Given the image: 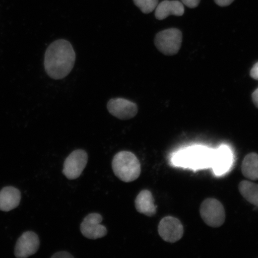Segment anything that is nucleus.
<instances>
[{
	"mask_svg": "<svg viewBox=\"0 0 258 258\" xmlns=\"http://www.w3.org/2000/svg\"><path fill=\"white\" fill-rule=\"evenodd\" d=\"M214 150L202 146H195L178 151L172 158L176 166L194 170L211 167Z\"/></svg>",
	"mask_w": 258,
	"mask_h": 258,
	"instance_id": "2",
	"label": "nucleus"
},
{
	"mask_svg": "<svg viewBox=\"0 0 258 258\" xmlns=\"http://www.w3.org/2000/svg\"><path fill=\"white\" fill-rule=\"evenodd\" d=\"M200 213L203 220L209 227L218 228L224 223L225 212L224 206L217 199L205 200L201 205Z\"/></svg>",
	"mask_w": 258,
	"mask_h": 258,
	"instance_id": "5",
	"label": "nucleus"
},
{
	"mask_svg": "<svg viewBox=\"0 0 258 258\" xmlns=\"http://www.w3.org/2000/svg\"><path fill=\"white\" fill-rule=\"evenodd\" d=\"M107 109L112 115L120 120H129L134 118L138 112L137 104L121 98L109 100L107 104Z\"/></svg>",
	"mask_w": 258,
	"mask_h": 258,
	"instance_id": "9",
	"label": "nucleus"
},
{
	"mask_svg": "<svg viewBox=\"0 0 258 258\" xmlns=\"http://www.w3.org/2000/svg\"><path fill=\"white\" fill-rule=\"evenodd\" d=\"M216 4L221 7H227L233 3L234 0H214Z\"/></svg>",
	"mask_w": 258,
	"mask_h": 258,
	"instance_id": "20",
	"label": "nucleus"
},
{
	"mask_svg": "<svg viewBox=\"0 0 258 258\" xmlns=\"http://www.w3.org/2000/svg\"><path fill=\"white\" fill-rule=\"evenodd\" d=\"M135 5L145 14L153 12L159 4V0H134Z\"/></svg>",
	"mask_w": 258,
	"mask_h": 258,
	"instance_id": "17",
	"label": "nucleus"
},
{
	"mask_svg": "<svg viewBox=\"0 0 258 258\" xmlns=\"http://www.w3.org/2000/svg\"><path fill=\"white\" fill-rule=\"evenodd\" d=\"M40 247L38 235L33 231H26L16 241L15 255L18 258H26L37 253Z\"/></svg>",
	"mask_w": 258,
	"mask_h": 258,
	"instance_id": "10",
	"label": "nucleus"
},
{
	"mask_svg": "<svg viewBox=\"0 0 258 258\" xmlns=\"http://www.w3.org/2000/svg\"><path fill=\"white\" fill-rule=\"evenodd\" d=\"M51 258H74L73 254L66 251H58L51 256Z\"/></svg>",
	"mask_w": 258,
	"mask_h": 258,
	"instance_id": "19",
	"label": "nucleus"
},
{
	"mask_svg": "<svg viewBox=\"0 0 258 258\" xmlns=\"http://www.w3.org/2000/svg\"><path fill=\"white\" fill-rule=\"evenodd\" d=\"M182 41L181 31L176 28H170L158 32L154 44L161 53L172 56L178 53Z\"/></svg>",
	"mask_w": 258,
	"mask_h": 258,
	"instance_id": "4",
	"label": "nucleus"
},
{
	"mask_svg": "<svg viewBox=\"0 0 258 258\" xmlns=\"http://www.w3.org/2000/svg\"><path fill=\"white\" fill-rule=\"evenodd\" d=\"M88 161V155L85 150H76L71 153L63 163L62 173L67 179L79 178Z\"/></svg>",
	"mask_w": 258,
	"mask_h": 258,
	"instance_id": "6",
	"label": "nucleus"
},
{
	"mask_svg": "<svg viewBox=\"0 0 258 258\" xmlns=\"http://www.w3.org/2000/svg\"><path fill=\"white\" fill-rule=\"evenodd\" d=\"M158 231L162 239L169 243H175L181 238L183 235V227L178 219L172 217H166L160 222Z\"/></svg>",
	"mask_w": 258,
	"mask_h": 258,
	"instance_id": "8",
	"label": "nucleus"
},
{
	"mask_svg": "<svg viewBox=\"0 0 258 258\" xmlns=\"http://www.w3.org/2000/svg\"><path fill=\"white\" fill-rule=\"evenodd\" d=\"M251 98H252V101L254 105L258 108V89L254 90L252 95H251Z\"/></svg>",
	"mask_w": 258,
	"mask_h": 258,
	"instance_id": "22",
	"label": "nucleus"
},
{
	"mask_svg": "<svg viewBox=\"0 0 258 258\" xmlns=\"http://www.w3.org/2000/svg\"><path fill=\"white\" fill-rule=\"evenodd\" d=\"M155 12V16L158 20H163L170 15L181 16L184 14V6L177 0H164L158 4Z\"/></svg>",
	"mask_w": 258,
	"mask_h": 258,
	"instance_id": "13",
	"label": "nucleus"
},
{
	"mask_svg": "<svg viewBox=\"0 0 258 258\" xmlns=\"http://www.w3.org/2000/svg\"><path fill=\"white\" fill-rule=\"evenodd\" d=\"M241 172L247 179L258 180V154L252 153L244 157L241 164Z\"/></svg>",
	"mask_w": 258,
	"mask_h": 258,
	"instance_id": "15",
	"label": "nucleus"
},
{
	"mask_svg": "<svg viewBox=\"0 0 258 258\" xmlns=\"http://www.w3.org/2000/svg\"><path fill=\"white\" fill-rule=\"evenodd\" d=\"M21 192L14 186H6L0 191V211L9 212L20 204Z\"/></svg>",
	"mask_w": 258,
	"mask_h": 258,
	"instance_id": "12",
	"label": "nucleus"
},
{
	"mask_svg": "<svg viewBox=\"0 0 258 258\" xmlns=\"http://www.w3.org/2000/svg\"><path fill=\"white\" fill-rule=\"evenodd\" d=\"M102 216L97 213L90 214L83 219L80 225L81 233L89 239L96 240L107 234V229L101 225Z\"/></svg>",
	"mask_w": 258,
	"mask_h": 258,
	"instance_id": "7",
	"label": "nucleus"
},
{
	"mask_svg": "<svg viewBox=\"0 0 258 258\" xmlns=\"http://www.w3.org/2000/svg\"><path fill=\"white\" fill-rule=\"evenodd\" d=\"M251 78L258 80V62L254 64L250 73Z\"/></svg>",
	"mask_w": 258,
	"mask_h": 258,
	"instance_id": "21",
	"label": "nucleus"
},
{
	"mask_svg": "<svg viewBox=\"0 0 258 258\" xmlns=\"http://www.w3.org/2000/svg\"><path fill=\"white\" fill-rule=\"evenodd\" d=\"M112 168L115 175L124 182H131L140 177L141 166L134 153L122 151L115 155L112 161Z\"/></svg>",
	"mask_w": 258,
	"mask_h": 258,
	"instance_id": "3",
	"label": "nucleus"
},
{
	"mask_svg": "<svg viewBox=\"0 0 258 258\" xmlns=\"http://www.w3.org/2000/svg\"><path fill=\"white\" fill-rule=\"evenodd\" d=\"M183 5L189 8L194 9L198 7L201 3V0H181Z\"/></svg>",
	"mask_w": 258,
	"mask_h": 258,
	"instance_id": "18",
	"label": "nucleus"
},
{
	"mask_svg": "<svg viewBox=\"0 0 258 258\" xmlns=\"http://www.w3.org/2000/svg\"><path fill=\"white\" fill-rule=\"evenodd\" d=\"M135 208L140 214L153 217L156 214L157 208L154 205V199L149 190L144 189L137 196L135 201Z\"/></svg>",
	"mask_w": 258,
	"mask_h": 258,
	"instance_id": "14",
	"label": "nucleus"
},
{
	"mask_svg": "<svg viewBox=\"0 0 258 258\" xmlns=\"http://www.w3.org/2000/svg\"><path fill=\"white\" fill-rule=\"evenodd\" d=\"M233 163V154L227 146H222L217 150H214L212 168L216 175H224L230 170Z\"/></svg>",
	"mask_w": 258,
	"mask_h": 258,
	"instance_id": "11",
	"label": "nucleus"
},
{
	"mask_svg": "<svg viewBox=\"0 0 258 258\" xmlns=\"http://www.w3.org/2000/svg\"><path fill=\"white\" fill-rule=\"evenodd\" d=\"M76 59V52L70 42L57 40L50 44L45 53V71L51 79H63L72 72Z\"/></svg>",
	"mask_w": 258,
	"mask_h": 258,
	"instance_id": "1",
	"label": "nucleus"
},
{
	"mask_svg": "<svg viewBox=\"0 0 258 258\" xmlns=\"http://www.w3.org/2000/svg\"><path fill=\"white\" fill-rule=\"evenodd\" d=\"M238 189L247 202L258 206V184L249 180H243L240 183Z\"/></svg>",
	"mask_w": 258,
	"mask_h": 258,
	"instance_id": "16",
	"label": "nucleus"
}]
</instances>
